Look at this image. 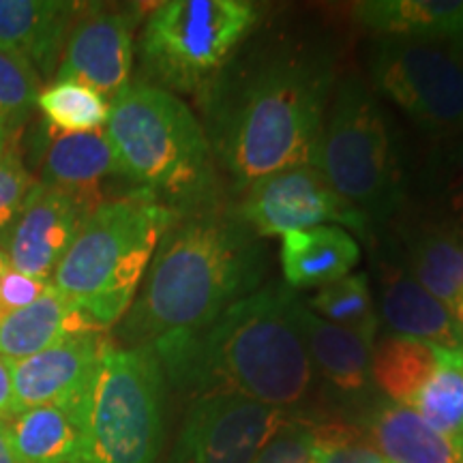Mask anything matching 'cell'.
<instances>
[{
    "mask_svg": "<svg viewBox=\"0 0 463 463\" xmlns=\"http://www.w3.org/2000/svg\"><path fill=\"white\" fill-rule=\"evenodd\" d=\"M176 215L140 189L106 200L86 217L50 286L82 311L95 331L108 333L129 311Z\"/></svg>",
    "mask_w": 463,
    "mask_h": 463,
    "instance_id": "obj_5",
    "label": "cell"
},
{
    "mask_svg": "<svg viewBox=\"0 0 463 463\" xmlns=\"http://www.w3.org/2000/svg\"><path fill=\"white\" fill-rule=\"evenodd\" d=\"M297 294L281 283L256 289L204 331L155 352L176 389L232 392L288 410L309 395L314 364L292 317Z\"/></svg>",
    "mask_w": 463,
    "mask_h": 463,
    "instance_id": "obj_3",
    "label": "cell"
},
{
    "mask_svg": "<svg viewBox=\"0 0 463 463\" xmlns=\"http://www.w3.org/2000/svg\"><path fill=\"white\" fill-rule=\"evenodd\" d=\"M11 131H14V129H11V125L3 118V116H0V153L7 148V140H9Z\"/></svg>",
    "mask_w": 463,
    "mask_h": 463,
    "instance_id": "obj_37",
    "label": "cell"
},
{
    "mask_svg": "<svg viewBox=\"0 0 463 463\" xmlns=\"http://www.w3.org/2000/svg\"><path fill=\"white\" fill-rule=\"evenodd\" d=\"M84 408L39 405L7 420L20 461L84 463Z\"/></svg>",
    "mask_w": 463,
    "mask_h": 463,
    "instance_id": "obj_24",
    "label": "cell"
},
{
    "mask_svg": "<svg viewBox=\"0 0 463 463\" xmlns=\"http://www.w3.org/2000/svg\"><path fill=\"white\" fill-rule=\"evenodd\" d=\"M42 78L26 61L0 50V116L15 129L37 106Z\"/></svg>",
    "mask_w": 463,
    "mask_h": 463,
    "instance_id": "obj_30",
    "label": "cell"
},
{
    "mask_svg": "<svg viewBox=\"0 0 463 463\" xmlns=\"http://www.w3.org/2000/svg\"><path fill=\"white\" fill-rule=\"evenodd\" d=\"M386 463H389V461H386Z\"/></svg>",
    "mask_w": 463,
    "mask_h": 463,
    "instance_id": "obj_39",
    "label": "cell"
},
{
    "mask_svg": "<svg viewBox=\"0 0 463 463\" xmlns=\"http://www.w3.org/2000/svg\"><path fill=\"white\" fill-rule=\"evenodd\" d=\"M9 262H7V253H5V247L0 245V269H3V266H7Z\"/></svg>",
    "mask_w": 463,
    "mask_h": 463,
    "instance_id": "obj_38",
    "label": "cell"
},
{
    "mask_svg": "<svg viewBox=\"0 0 463 463\" xmlns=\"http://www.w3.org/2000/svg\"><path fill=\"white\" fill-rule=\"evenodd\" d=\"M82 5L67 0H0V50L26 61L39 78L56 73Z\"/></svg>",
    "mask_w": 463,
    "mask_h": 463,
    "instance_id": "obj_17",
    "label": "cell"
},
{
    "mask_svg": "<svg viewBox=\"0 0 463 463\" xmlns=\"http://www.w3.org/2000/svg\"><path fill=\"white\" fill-rule=\"evenodd\" d=\"M15 416V403H14V391H11V378L9 369L0 358V420H11Z\"/></svg>",
    "mask_w": 463,
    "mask_h": 463,
    "instance_id": "obj_35",
    "label": "cell"
},
{
    "mask_svg": "<svg viewBox=\"0 0 463 463\" xmlns=\"http://www.w3.org/2000/svg\"><path fill=\"white\" fill-rule=\"evenodd\" d=\"M305 305L322 320L356 333L372 345L378 339L380 317L367 273L347 275L320 288Z\"/></svg>",
    "mask_w": 463,
    "mask_h": 463,
    "instance_id": "obj_28",
    "label": "cell"
},
{
    "mask_svg": "<svg viewBox=\"0 0 463 463\" xmlns=\"http://www.w3.org/2000/svg\"><path fill=\"white\" fill-rule=\"evenodd\" d=\"M292 317L314 369L339 395L358 397L372 386L373 345L356 333L322 320L298 297H294Z\"/></svg>",
    "mask_w": 463,
    "mask_h": 463,
    "instance_id": "obj_18",
    "label": "cell"
},
{
    "mask_svg": "<svg viewBox=\"0 0 463 463\" xmlns=\"http://www.w3.org/2000/svg\"><path fill=\"white\" fill-rule=\"evenodd\" d=\"M262 15L251 0L159 3L140 34L142 82L200 95L258 33Z\"/></svg>",
    "mask_w": 463,
    "mask_h": 463,
    "instance_id": "obj_7",
    "label": "cell"
},
{
    "mask_svg": "<svg viewBox=\"0 0 463 463\" xmlns=\"http://www.w3.org/2000/svg\"><path fill=\"white\" fill-rule=\"evenodd\" d=\"M80 333L99 331L92 328L82 311L48 286L34 303L0 320V358L22 361Z\"/></svg>",
    "mask_w": 463,
    "mask_h": 463,
    "instance_id": "obj_23",
    "label": "cell"
},
{
    "mask_svg": "<svg viewBox=\"0 0 463 463\" xmlns=\"http://www.w3.org/2000/svg\"><path fill=\"white\" fill-rule=\"evenodd\" d=\"M335 86L337 61L326 39L253 34L198 95L213 159L232 187L242 194L266 176L314 165Z\"/></svg>",
    "mask_w": 463,
    "mask_h": 463,
    "instance_id": "obj_1",
    "label": "cell"
},
{
    "mask_svg": "<svg viewBox=\"0 0 463 463\" xmlns=\"http://www.w3.org/2000/svg\"><path fill=\"white\" fill-rule=\"evenodd\" d=\"M389 251L463 326V232L405 211L391 223Z\"/></svg>",
    "mask_w": 463,
    "mask_h": 463,
    "instance_id": "obj_15",
    "label": "cell"
},
{
    "mask_svg": "<svg viewBox=\"0 0 463 463\" xmlns=\"http://www.w3.org/2000/svg\"><path fill=\"white\" fill-rule=\"evenodd\" d=\"M369 86L430 142L463 136V45L373 37Z\"/></svg>",
    "mask_w": 463,
    "mask_h": 463,
    "instance_id": "obj_9",
    "label": "cell"
},
{
    "mask_svg": "<svg viewBox=\"0 0 463 463\" xmlns=\"http://www.w3.org/2000/svg\"><path fill=\"white\" fill-rule=\"evenodd\" d=\"M352 20L375 37L463 45V0H363Z\"/></svg>",
    "mask_w": 463,
    "mask_h": 463,
    "instance_id": "obj_22",
    "label": "cell"
},
{
    "mask_svg": "<svg viewBox=\"0 0 463 463\" xmlns=\"http://www.w3.org/2000/svg\"><path fill=\"white\" fill-rule=\"evenodd\" d=\"M317 439L314 422L292 419L275 431V436L264 444L253 463H316Z\"/></svg>",
    "mask_w": 463,
    "mask_h": 463,
    "instance_id": "obj_32",
    "label": "cell"
},
{
    "mask_svg": "<svg viewBox=\"0 0 463 463\" xmlns=\"http://www.w3.org/2000/svg\"><path fill=\"white\" fill-rule=\"evenodd\" d=\"M356 427L389 463H463L459 444L389 399L373 403Z\"/></svg>",
    "mask_w": 463,
    "mask_h": 463,
    "instance_id": "obj_20",
    "label": "cell"
},
{
    "mask_svg": "<svg viewBox=\"0 0 463 463\" xmlns=\"http://www.w3.org/2000/svg\"><path fill=\"white\" fill-rule=\"evenodd\" d=\"M34 183L20 157L5 148L0 153V234H7Z\"/></svg>",
    "mask_w": 463,
    "mask_h": 463,
    "instance_id": "obj_33",
    "label": "cell"
},
{
    "mask_svg": "<svg viewBox=\"0 0 463 463\" xmlns=\"http://www.w3.org/2000/svg\"><path fill=\"white\" fill-rule=\"evenodd\" d=\"M420 215L463 232V136L431 142L416 174Z\"/></svg>",
    "mask_w": 463,
    "mask_h": 463,
    "instance_id": "obj_25",
    "label": "cell"
},
{
    "mask_svg": "<svg viewBox=\"0 0 463 463\" xmlns=\"http://www.w3.org/2000/svg\"><path fill=\"white\" fill-rule=\"evenodd\" d=\"M236 213L260 239L316 225H347L363 239L373 236L361 213L341 200L314 165L292 167L253 183L242 191Z\"/></svg>",
    "mask_w": 463,
    "mask_h": 463,
    "instance_id": "obj_11",
    "label": "cell"
},
{
    "mask_svg": "<svg viewBox=\"0 0 463 463\" xmlns=\"http://www.w3.org/2000/svg\"><path fill=\"white\" fill-rule=\"evenodd\" d=\"M116 170V161L103 131L50 133L43 146L42 184L65 191L86 208L103 204L101 183Z\"/></svg>",
    "mask_w": 463,
    "mask_h": 463,
    "instance_id": "obj_19",
    "label": "cell"
},
{
    "mask_svg": "<svg viewBox=\"0 0 463 463\" xmlns=\"http://www.w3.org/2000/svg\"><path fill=\"white\" fill-rule=\"evenodd\" d=\"M439 345L430 341L382 335L375 339L372 354V380L392 403L412 408L433 367Z\"/></svg>",
    "mask_w": 463,
    "mask_h": 463,
    "instance_id": "obj_26",
    "label": "cell"
},
{
    "mask_svg": "<svg viewBox=\"0 0 463 463\" xmlns=\"http://www.w3.org/2000/svg\"><path fill=\"white\" fill-rule=\"evenodd\" d=\"M90 213V208L65 191L34 183L24 206L5 234L7 241L3 247L11 269L50 283Z\"/></svg>",
    "mask_w": 463,
    "mask_h": 463,
    "instance_id": "obj_14",
    "label": "cell"
},
{
    "mask_svg": "<svg viewBox=\"0 0 463 463\" xmlns=\"http://www.w3.org/2000/svg\"><path fill=\"white\" fill-rule=\"evenodd\" d=\"M165 373L150 347L109 345L84 408V463H157Z\"/></svg>",
    "mask_w": 463,
    "mask_h": 463,
    "instance_id": "obj_8",
    "label": "cell"
},
{
    "mask_svg": "<svg viewBox=\"0 0 463 463\" xmlns=\"http://www.w3.org/2000/svg\"><path fill=\"white\" fill-rule=\"evenodd\" d=\"M264 241L236 206L219 200L178 213L150 260L116 335L153 352L204 331L225 309L262 288Z\"/></svg>",
    "mask_w": 463,
    "mask_h": 463,
    "instance_id": "obj_2",
    "label": "cell"
},
{
    "mask_svg": "<svg viewBox=\"0 0 463 463\" xmlns=\"http://www.w3.org/2000/svg\"><path fill=\"white\" fill-rule=\"evenodd\" d=\"M378 317L386 335L463 347V326L453 314L414 279L391 251L375 258Z\"/></svg>",
    "mask_w": 463,
    "mask_h": 463,
    "instance_id": "obj_16",
    "label": "cell"
},
{
    "mask_svg": "<svg viewBox=\"0 0 463 463\" xmlns=\"http://www.w3.org/2000/svg\"><path fill=\"white\" fill-rule=\"evenodd\" d=\"M279 260L289 289H320L352 273L361 247L341 225H316L283 234Z\"/></svg>",
    "mask_w": 463,
    "mask_h": 463,
    "instance_id": "obj_21",
    "label": "cell"
},
{
    "mask_svg": "<svg viewBox=\"0 0 463 463\" xmlns=\"http://www.w3.org/2000/svg\"><path fill=\"white\" fill-rule=\"evenodd\" d=\"M136 7H84L65 39L54 80H75L112 101L129 86L136 52Z\"/></svg>",
    "mask_w": 463,
    "mask_h": 463,
    "instance_id": "obj_12",
    "label": "cell"
},
{
    "mask_svg": "<svg viewBox=\"0 0 463 463\" xmlns=\"http://www.w3.org/2000/svg\"><path fill=\"white\" fill-rule=\"evenodd\" d=\"M45 127L54 133L101 131L109 118V99L75 80H54L37 97Z\"/></svg>",
    "mask_w": 463,
    "mask_h": 463,
    "instance_id": "obj_29",
    "label": "cell"
},
{
    "mask_svg": "<svg viewBox=\"0 0 463 463\" xmlns=\"http://www.w3.org/2000/svg\"><path fill=\"white\" fill-rule=\"evenodd\" d=\"M103 133L120 176L172 211L217 200L215 159L204 127L174 92L129 84L109 101Z\"/></svg>",
    "mask_w": 463,
    "mask_h": 463,
    "instance_id": "obj_4",
    "label": "cell"
},
{
    "mask_svg": "<svg viewBox=\"0 0 463 463\" xmlns=\"http://www.w3.org/2000/svg\"><path fill=\"white\" fill-rule=\"evenodd\" d=\"M0 463H22L11 442L7 420H0Z\"/></svg>",
    "mask_w": 463,
    "mask_h": 463,
    "instance_id": "obj_36",
    "label": "cell"
},
{
    "mask_svg": "<svg viewBox=\"0 0 463 463\" xmlns=\"http://www.w3.org/2000/svg\"><path fill=\"white\" fill-rule=\"evenodd\" d=\"M412 410L463 449V347L439 345L436 367L414 397Z\"/></svg>",
    "mask_w": 463,
    "mask_h": 463,
    "instance_id": "obj_27",
    "label": "cell"
},
{
    "mask_svg": "<svg viewBox=\"0 0 463 463\" xmlns=\"http://www.w3.org/2000/svg\"><path fill=\"white\" fill-rule=\"evenodd\" d=\"M109 345L103 333H80L22 361H5L15 414L39 405L84 408L92 378Z\"/></svg>",
    "mask_w": 463,
    "mask_h": 463,
    "instance_id": "obj_13",
    "label": "cell"
},
{
    "mask_svg": "<svg viewBox=\"0 0 463 463\" xmlns=\"http://www.w3.org/2000/svg\"><path fill=\"white\" fill-rule=\"evenodd\" d=\"M48 286V281L17 273L9 264L3 266L0 269V320H5L22 307L34 303Z\"/></svg>",
    "mask_w": 463,
    "mask_h": 463,
    "instance_id": "obj_34",
    "label": "cell"
},
{
    "mask_svg": "<svg viewBox=\"0 0 463 463\" xmlns=\"http://www.w3.org/2000/svg\"><path fill=\"white\" fill-rule=\"evenodd\" d=\"M314 167L372 232L389 228L408 208V164L395 118L354 73L335 86Z\"/></svg>",
    "mask_w": 463,
    "mask_h": 463,
    "instance_id": "obj_6",
    "label": "cell"
},
{
    "mask_svg": "<svg viewBox=\"0 0 463 463\" xmlns=\"http://www.w3.org/2000/svg\"><path fill=\"white\" fill-rule=\"evenodd\" d=\"M288 419V410L242 395H200L184 414L167 463H253Z\"/></svg>",
    "mask_w": 463,
    "mask_h": 463,
    "instance_id": "obj_10",
    "label": "cell"
},
{
    "mask_svg": "<svg viewBox=\"0 0 463 463\" xmlns=\"http://www.w3.org/2000/svg\"><path fill=\"white\" fill-rule=\"evenodd\" d=\"M316 463H386L367 436L350 422H314Z\"/></svg>",
    "mask_w": 463,
    "mask_h": 463,
    "instance_id": "obj_31",
    "label": "cell"
}]
</instances>
